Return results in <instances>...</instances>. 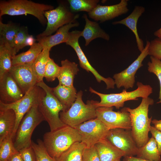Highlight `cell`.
Segmentation results:
<instances>
[{
	"label": "cell",
	"instance_id": "1",
	"mask_svg": "<svg viewBox=\"0 0 161 161\" xmlns=\"http://www.w3.org/2000/svg\"><path fill=\"white\" fill-rule=\"evenodd\" d=\"M154 103L153 99L148 97L142 98L140 103L135 108L126 107L130 114L131 134L138 148L144 145L150 138L148 134L152 117H148V108Z\"/></svg>",
	"mask_w": 161,
	"mask_h": 161
},
{
	"label": "cell",
	"instance_id": "2",
	"mask_svg": "<svg viewBox=\"0 0 161 161\" xmlns=\"http://www.w3.org/2000/svg\"><path fill=\"white\" fill-rule=\"evenodd\" d=\"M43 141L49 155L55 159L81 139L76 129L66 125L45 133Z\"/></svg>",
	"mask_w": 161,
	"mask_h": 161
},
{
	"label": "cell",
	"instance_id": "3",
	"mask_svg": "<svg viewBox=\"0 0 161 161\" xmlns=\"http://www.w3.org/2000/svg\"><path fill=\"white\" fill-rule=\"evenodd\" d=\"M52 5L28 0H1L0 18L4 15L11 16L30 14L35 17L43 25L47 24L44 13L53 9Z\"/></svg>",
	"mask_w": 161,
	"mask_h": 161
},
{
	"label": "cell",
	"instance_id": "4",
	"mask_svg": "<svg viewBox=\"0 0 161 161\" xmlns=\"http://www.w3.org/2000/svg\"><path fill=\"white\" fill-rule=\"evenodd\" d=\"M83 94L81 90L77 92L76 100L70 108L60 112V118L65 125L74 128L85 122L97 118L98 101L88 100L85 104L82 100Z\"/></svg>",
	"mask_w": 161,
	"mask_h": 161
},
{
	"label": "cell",
	"instance_id": "5",
	"mask_svg": "<svg viewBox=\"0 0 161 161\" xmlns=\"http://www.w3.org/2000/svg\"><path fill=\"white\" fill-rule=\"evenodd\" d=\"M36 85L45 92V95L38 105V107L45 121L48 123L50 131L66 125L60 117V112L66 111L65 108L54 94L52 88L49 86L43 81L38 82Z\"/></svg>",
	"mask_w": 161,
	"mask_h": 161
},
{
	"label": "cell",
	"instance_id": "6",
	"mask_svg": "<svg viewBox=\"0 0 161 161\" xmlns=\"http://www.w3.org/2000/svg\"><path fill=\"white\" fill-rule=\"evenodd\" d=\"M137 88L135 90L127 91L126 89L118 93L105 94L99 92L89 87V91L92 93L98 95L100 98V101L96 103L97 107H115L117 109L123 107L125 102L130 100H137L139 97L145 98L153 92L152 87L149 85H145L141 82L137 83Z\"/></svg>",
	"mask_w": 161,
	"mask_h": 161
},
{
	"label": "cell",
	"instance_id": "7",
	"mask_svg": "<svg viewBox=\"0 0 161 161\" xmlns=\"http://www.w3.org/2000/svg\"><path fill=\"white\" fill-rule=\"evenodd\" d=\"M44 120V118L38 109V104L33 106L25 114L18 125L14 137V145L18 151L31 145L33 132Z\"/></svg>",
	"mask_w": 161,
	"mask_h": 161
},
{
	"label": "cell",
	"instance_id": "8",
	"mask_svg": "<svg viewBox=\"0 0 161 161\" xmlns=\"http://www.w3.org/2000/svg\"><path fill=\"white\" fill-rule=\"evenodd\" d=\"M45 95L44 90L36 85L16 102L5 104L0 101V110L11 109L15 113L16 123L12 135L13 139L14 138L18 127L24 116L33 106L38 105Z\"/></svg>",
	"mask_w": 161,
	"mask_h": 161
},
{
	"label": "cell",
	"instance_id": "9",
	"mask_svg": "<svg viewBox=\"0 0 161 161\" xmlns=\"http://www.w3.org/2000/svg\"><path fill=\"white\" fill-rule=\"evenodd\" d=\"M79 16L75 15L65 4L60 3L56 8L45 12L47 26L43 32L37 35V39L52 35L62 27L76 20Z\"/></svg>",
	"mask_w": 161,
	"mask_h": 161
},
{
	"label": "cell",
	"instance_id": "10",
	"mask_svg": "<svg viewBox=\"0 0 161 161\" xmlns=\"http://www.w3.org/2000/svg\"><path fill=\"white\" fill-rule=\"evenodd\" d=\"M74 128L81 136V142L86 147L94 146L106 138L110 130L97 118L85 122Z\"/></svg>",
	"mask_w": 161,
	"mask_h": 161
},
{
	"label": "cell",
	"instance_id": "11",
	"mask_svg": "<svg viewBox=\"0 0 161 161\" xmlns=\"http://www.w3.org/2000/svg\"><path fill=\"white\" fill-rule=\"evenodd\" d=\"M113 107H101L96 110L97 118L109 129L121 128L131 130V118L129 113L125 107L120 111L113 110Z\"/></svg>",
	"mask_w": 161,
	"mask_h": 161
},
{
	"label": "cell",
	"instance_id": "12",
	"mask_svg": "<svg viewBox=\"0 0 161 161\" xmlns=\"http://www.w3.org/2000/svg\"><path fill=\"white\" fill-rule=\"evenodd\" d=\"M149 44L150 41H147L144 49L137 58L126 69L114 75L113 78L117 88L123 87L127 89L133 87L135 83V75L137 70L143 66L142 62L148 55Z\"/></svg>",
	"mask_w": 161,
	"mask_h": 161
},
{
	"label": "cell",
	"instance_id": "13",
	"mask_svg": "<svg viewBox=\"0 0 161 161\" xmlns=\"http://www.w3.org/2000/svg\"><path fill=\"white\" fill-rule=\"evenodd\" d=\"M106 138L124 152L125 157L137 155L138 147L132 136L131 130L121 128L110 129Z\"/></svg>",
	"mask_w": 161,
	"mask_h": 161
},
{
	"label": "cell",
	"instance_id": "14",
	"mask_svg": "<svg viewBox=\"0 0 161 161\" xmlns=\"http://www.w3.org/2000/svg\"><path fill=\"white\" fill-rule=\"evenodd\" d=\"M9 72L24 94L38 82L33 64L13 66Z\"/></svg>",
	"mask_w": 161,
	"mask_h": 161
},
{
	"label": "cell",
	"instance_id": "15",
	"mask_svg": "<svg viewBox=\"0 0 161 161\" xmlns=\"http://www.w3.org/2000/svg\"><path fill=\"white\" fill-rule=\"evenodd\" d=\"M128 0H121L117 4L109 6H102L98 4L91 12L88 13L89 17L100 23L109 20L129 11L127 6Z\"/></svg>",
	"mask_w": 161,
	"mask_h": 161
},
{
	"label": "cell",
	"instance_id": "16",
	"mask_svg": "<svg viewBox=\"0 0 161 161\" xmlns=\"http://www.w3.org/2000/svg\"><path fill=\"white\" fill-rule=\"evenodd\" d=\"M81 31L75 30L70 32L68 40L66 43V45L72 47L75 50L78 57L80 66L88 72H91L95 77L97 81L100 83L104 81L108 84L110 81L109 78H105L101 75L89 62L79 43V39L81 37Z\"/></svg>",
	"mask_w": 161,
	"mask_h": 161
},
{
	"label": "cell",
	"instance_id": "17",
	"mask_svg": "<svg viewBox=\"0 0 161 161\" xmlns=\"http://www.w3.org/2000/svg\"><path fill=\"white\" fill-rule=\"evenodd\" d=\"M24 94L9 72L0 78V101L12 103L22 98Z\"/></svg>",
	"mask_w": 161,
	"mask_h": 161
},
{
	"label": "cell",
	"instance_id": "18",
	"mask_svg": "<svg viewBox=\"0 0 161 161\" xmlns=\"http://www.w3.org/2000/svg\"><path fill=\"white\" fill-rule=\"evenodd\" d=\"M79 25V23L75 20L60 27L54 34L36 40L41 45L43 49L50 50L52 47L56 45L62 43H66L69 37V30Z\"/></svg>",
	"mask_w": 161,
	"mask_h": 161
},
{
	"label": "cell",
	"instance_id": "19",
	"mask_svg": "<svg viewBox=\"0 0 161 161\" xmlns=\"http://www.w3.org/2000/svg\"><path fill=\"white\" fill-rule=\"evenodd\" d=\"M144 7L142 6H136L131 12L125 18L112 22L113 25L122 24L128 27L135 35L138 49L141 52L144 49V43L138 34L137 29V24L139 17L145 11Z\"/></svg>",
	"mask_w": 161,
	"mask_h": 161
},
{
	"label": "cell",
	"instance_id": "20",
	"mask_svg": "<svg viewBox=\"0 0 161 161\" xmlns=\"http://www.w3.org/2000/svg\"><path fill=\"white\" fill-rule=\"evenodd\" d=\"M83 18L85 20V24L83 30L81 31V36L85 39V46H88L92 41L97 38L106 41L110 40L109 35L100 27L98 23L90 20L86 14L83 15Z\"/></svg>",
	"mask_w": 161,
	"mask_h": 161
},
{
	"label": "cell",
	"instance_id": "21",
	"mask_svg": "<svg viewBox=\"0 0 161 161\" xmlns=\"http://www.w3.org/2000/svg\"><path fill=\"white\" fill-rule=\"evenodd\" d=\"M100 161H115L125 156L124 152L114 145L106 138L95 145Z\"/></svg>",
	"mask_w": 161,
	"mask_h": 161
},
{
	"label": "cell",
	"instance_id": "22",
	"mask_svg": "<svg viewBox=\"0 0 161 161\" xmlns=\"http://www.w3.org/2000/svg\"><path fill=\"white\" fill-rule=\"evenodd\" d=\"M61 64L57 77L58 84L70 87L74 86V78L79 71L78 64L66 59L61 61Z\"/></svg>",
	"mask_w": 161,
	"mask_h": 161
},
{
	"label": "cell",
	"instance_id": "23",
	"mask_svg": "<svg viewBox=\"0 0 161 161\" xmlns=\"http://www.w3.org/2000/svg\"><path fill=\"white\" fill-rule=\"evenodd\" d=\"M16 115L12 109L0 110V142L12 135L16 123Z\"/></svg>",
	"mask_w": 161,
	"mask_h": 161
},
{
	"label": "cell",
	"instance_id": "24",
	"mask_svg": "<svg viewBox=\"0 0 161 161\" xmlns=\"http://www.w3.org/2000/svg\"><path fill=\"white\" fill-rule=\"evenodd\" d=\"M20 27L13 23L4 24L0 20V45L9 50L13 56V41Z\"/></svg>",
	"mask_w": 161,
	"mask_h": 161
},
{
	"label": "cell",
	"instance_id": "25",
	"mask_svg": "<svg viewBox=\"0 0 161 161\" xmlns=\"http://www.w3.org/2000/svg\"><path fill=\"white\" fill-rule=\"evenodd\" d=\"M52 90L54 94L64 106L66 111L76 100L77 93L74 86L70 87L58 84L56 87L52 88Z\"/></svg>",
	"mask_w": 161,
	"mask_h": 161
},
{
	"label": "cell",
	"instance_id": "26",
	"mask_svg": "<svg viewBox=\"0 0 161 161\" xmlns=\"http://www.w3.org/2000/svg\"><path fill=\"white\" fill-rule=\"evenodd\" d=\"M43 49L41 45L38 42H35L30 46L27 51L13 57V66L25 64H33Z\"/></svg>",
	"mask_w": 161,
	"mask_h": 161
},
{
	"label": "cell",
	"instance_id": "27",
	"mask_svg": "<svg viewBox=\"0 0 161 161\" xmlns=\"http://www.w3.org/2000/svg\"><path fill=\"white\" fill-rule=\"evenodd\" d=\"M137 157L151 161H161L156 142L152 137L143 146L138 148Z\"/></svg>",
	"mask_w": 161,
	"mask_h": 161
},
{
	"label": "cell",
	"instance_id": "28",
	"mask_svg": "<svg viewBox=\"0 0 161 161\" xmlns=\"http://www.w3.org/2000/svg\"><path fill=\"white\" fill-rule=\"evenodd\" d=\"M86 147L82 142H76L55 159L57 161H82L83 152Z\"/></svg>",
	"mask_w": 161,
	"mask_h": 161
},
{
	"label": "cell",
	"instance_id": "29",
	"mask_svg": "<svg viewBox=\"0 0 161 161\" xmlns=\"http://www.w3.org/2000/svg\"><path fill=\"white\" fill-rule=\"evenodd\" d=\"M50 51L47 49H43L33 63V69L38 82L43 81L46 66L50 58Z\"/></svg>",
	"mask_w": 161,
	"mask_h": 161
},
{
	"label": "cell",
	"instance_id": "30",
	"mask_svg": "<svg viewBox=\"0 0 161 161\" xmlns=\"http://www.w3.org/2000/svg\"><path fill=\"white\" fill-rule=\"evenodd\" d=\"M69 8L72 12L85 11L88 13L97 5L99 0H68Z\"/></svg>",
	"mask_w": 161,
	"mask_h": 161
},
{
	"label": "cell",
	"instance_id": "31",
	"mask_svg": "<svg viewBox=\"0 0 161 161\" xmlns=\"http://www.w3.org/2000/svg\"><path fill=\"white\" fill-rule=\"evenodd\" d=\"M13 56L9 50L4 46L0 45V78L11 69Z\"/></svg>",
	"mask_w": 161,
	"mask_h": 161
},
{
	"label": "cell",
	"instance_id": "32",
	"mask_svg": "<svg viewBox=\"0 0 161 161\" xmlns=\"http://www.w3.org/2000/svg\"><path fill=\"white\" fill-rule=\"evenodd\" d=\"M11 136L0 142V161H7L9 158L18 152L15 148Z\"/></svg>",
	"mask_w": 161,
	"mask_h": 161
},
{
	"label": "cell",
	"instance_id": "33",
	"mask_svg": "<svg viewBox=\"0 0 161 161\" xmlns=\"http://www.w3.org/2000/svg\"><path fill=\"white\" fill-rule=\"evenodd\" d=\"M31 146L35 153L36 161H57L49 155L41 140L38 139L37 143L32 141Z\"/></svg>",
	"mask_w": 161,
	"mask_h": 161
},
{
	"label": "cell",
	"instance_id": "34",
	"mask_svg": "<svg viewBox=\"0 0 161 161\" xmlns=\"http://www.w3.org/2000/svg\"><path fill=\"white\" fill-rule=\"evenodd\" d=\"M29 35L27 27H20L13 41V52L14 56L16 55L20 49L25 47V41Z\"/></svg>",
	"mask_w": 161,
	"mask_h": 161
},
{
	"label": "cell",
	"instance_id": "35",
	"mask_svg": "<svg viewBox=\"0 0 161 161\" xmlns=\"http://www.w3.org/2000/svg\"><path fill=\"white\" fill-rule=\"evenodd\" d=\"M151 61L148 63V71L155 75L157 77L160 83V89L159 99L157 103H161V59L150 56Z\"/></svg>",
	"mask_w": 161,
	"mask_h": 161
},
{
	"label": "cell",
	"instance_id": "36",
	"mask_svg": "<svg viewBox=\"0 0 161 161\" xmlns=\"http://www.w3.org/2000/svg\"><path fill=\"white\" fill-rule=\"evenodd\" d=\"M61 66L58 65L53 59L50 58L46 65L44 75L48 81H52L57 78Z\"/></svg>",
	"mask_w": 161,
	"mask_h": 161
},
{
	"label": "cell",
	"instance_id": "37",
	"mask_svg": "<svg viewBox=\"0 0 161 161\" xmlns=\"http://www.w3.org/2000/svg\"><path fill=\"white\" fill-rule=\"evenodd\" d=\"M148 55L161 59V39L157 38L150 42Z\"/></svg>",
	"mask_w": 161,
	"mask_h": 161
},
{
	"label": "cell",
	"instance_id": "38",
	"mask_svg": "<svg viewBox=\"0 0 161 161\" xmlns=\"http://www.w3.org/2000/svg\"><path fill=\"white\" fill-rule=\"evenodd\" d=\"M82 161H100L98 152L95 145L84 148L82 154Z\"/></svg>",
	"mask_w": 161,
	"mask_h": 161
},
{
	"label": "cell",
	"instance_id": "39",
	"mask_svg": "<svg viewBox=\"0 0 161 161\" xmlns=\"http://www.w3.org/2000/svg\"><path fill=\"white\" fill-rule=\"evenodd\" d=\"M18 151L24 161H36L35 153L31 145L23 148Z\"/></svg>",
	"mask_w": 161,
	"mask_h": 161
},
{
	"label": "cell",
	"instance_id": "40",
	"mask_svg": "<svg viewBox=\"0 0 161 161\" xmlns=\"http://www.w3.org/2000/svg\"><path fill=\"white\" fill-rule=\"evenodd\" d=\"M150 132L156 142L158 151L161 157V131L155 128L154 126H151Z\"/></svg>",
	"mask_w": 161,
	"mask_h": 161
},
{
	"label": "cell",
	"instance_id": "41",
	"mask_svg": "<svg viewBox=\"0 0 161 161\" xmlns=\"http://www.w3.org/2000/svg\"><path fill=\"white\" fill-rule=\"evenodd\" d=\"M7 161H24L19 151L11 156Z\"/></svg>",
	"mask_w": 161,
	"mask_h": 161
},
{
	"label": "cell",
	"instance_id": "42",
	"mask_svg": "<svg viewBox=\"0 0 161 161\" xmlns=\"http://www.w3.org/2000/svg\"><path fill=\"white\" fill-rule=\"evenodd\" d=\"M123 161H151L143 159L134 156H126L124 157Z\"/></svg>",
	"mask_w": 161,
	"mask_h": 161
},
{
	"label": "cell",
	"instance_id": "43",
	"mask_svg": "<svg viewBox=\"0 0 161 161\" xmlns=\"http://www.w3.org/2000/svg\"><path fill=\"white\" fill-rule=\"evenodd\" d=\"M35 41L32 35H29L25 41V47L27 46H32L35 43Z\"/></svg>",
	"mask_w": 161,
	"mask_h": 161
},
{
	"label": "cell",
	"instance_id": "44",
	"mask_svg": "<svg viewBox=\"0 0 161 161\" xmlns=\"http://www.w3.org/2000/svg\"><path fill=\"white\" fill-rule=\"evenodd\" d=\"M151 123L154 125V127L158 130L161 131V120L154 119L151 121Z\"/></svg>",
	"mask_w": 161,
	"mask_h": 161
},
{
	"label": "cell",
	"instance_id": "45",
	"mask_svg": "<svg viewBox=\"0 0 161 161\" xmlns=\"http://www.w3.org/2000/svg\"><path fill=\"white\" fill-rule=\"evenodd\" d=\"M154 35L157 38L161 39V27L154 32Z\"/></svg>",
	"mask_w": 161,
	"mask_h": 161
},
{
	"label": "cell",
	"instance_id": "46",
	"mask_svg": "<svg viewBox=\"0 0 161 161\" xmlns=\"http://www.w3.org/2000/svg\"><path fill=\"white\" fill-rule=\"evenodd\" d=\"M120 159H118L117 160L115 161H120Z\"/></svg>",
	"mask_w": 161,
	"mask_h": 161
}]
</instances>
